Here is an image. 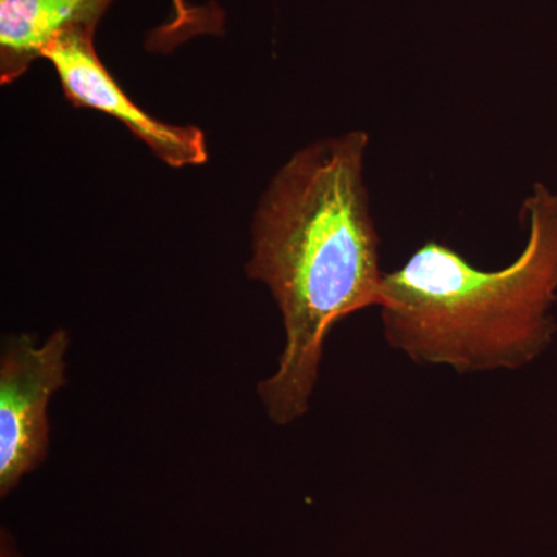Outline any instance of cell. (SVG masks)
<instances>
[{"label": "cell", "mask_w": 557, "mask_h": 557, "mask_svg": "<svg viewBox=\"0 0 557 557\" xmlns=\"http://www.w3.org/2000/svg\"><path fill=\"white\" fill-rule=\"evenodd\" d=\"M69 336L58 330L44 346L30 335L10 338L0 364V494L5 497L42 463L49 448L47 406L65 384Z\"/></svg>", "instance_id": "3"}, {"label": "cell", "mask_w": 557, "mask_h": 557, "mask_svg": "<svg viewBox=\"0 0 557 557\" xmlns=\"http://www.w3.org/2000/svg\"><path fill=\"white\" fill-rule=\"evenodd\" d=\"M369 141L368 132L350 131L299 149L252 218L247 274L270 288L285 329L276 373L258 392L281 426L309 410L333 325L380 306L386 271L364 180Z\"/></svg>", "instance_id": "1"}, {"label": "cell", "mask_w": 557, "mask_h": 557, "mask_svg": "<svg viewBox=\"0 0 557 557\" xmlns=\"http://www.w3.org/2000/svg\"><path fill=\"white\" fill-rule=\"evenodd\" d=\"M113 0H0V84L9 86L64 33L98 24Z\"/></svg>", "instance_id": "5"}, {"label": "cell", "mask_w": 557, "mask_h": 557, "mask_svg": "<svg viewBox=\"0 0 557 557\" xmlns=\"http://www.w3.org/2000/svg\"><path fill=\"white\" fill-rule=\"evenodd\" d=\"M95 32L79 28L64 33L44 53L57 70L67 101L75 108L98 110L119 120L168 166L207 163L203 132L189 124L164 123L138 108L102 65L95 50Z\"/></svg>", "instance_id": "4"}, {"label": "cell", "mask_w": 557, "mask_h": 557, "mask_svg": "<svg viewBox=\"0 0 557 557\" xmlns=\"http://www.w3.org/2000/svg\"><path fill=\"white\" fill-rule=\"evenodd\" d=\"M522 212L527 244L504 269L480 270L429 240L388 271L379 306L388 346L458 373L518 370L541 357L557 332V194L536 183Z\"/></svg>", "instance_id": "2"}]
</instances>
